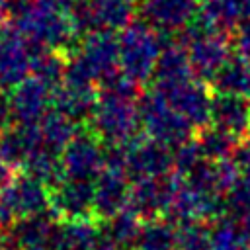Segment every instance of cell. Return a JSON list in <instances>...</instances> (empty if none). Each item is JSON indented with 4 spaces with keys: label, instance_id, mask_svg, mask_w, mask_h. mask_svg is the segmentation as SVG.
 Wrapping results in <instances>:
<instances>
[{
    "label": "cell",
    "instance_id": "1",
    "mask_svg": "<svg viewBox=\"0 0 250 250\" xmlns=\"http://www.w3.org/2000/svg\"><path fill=\"white\" fill-rule=\"evenodd\" d=\"M76 0H29L12 16V25L27 39L33 51L61 53L76 43Z\"/></svg>",
    "mask_w": 250,
    "mask_h": 250
},
{
    "label": "cell",
    "instance_id": "2",
    "mask_svg": "<svg viewBox=\"0 0 250 250\" xmlns=\"http://www.w3.org/2000/svg\"><path fill=\"white\" fill-rule=\"evenodd\" d=\"M119 72L137 86L154 76L160 55L164 51L162 37L156 27L146 21H133L117 37Z\"/></svg>",
    "mask_w": 250,
    "mask_h": 250
},
{
    "label": "cell",
    "instance_id": "3",
    "mask_svg": "<svg viewBox=\"0 0 250 250\" xmlns=\"http://www.w3.org/2000/svg\"><path fill=\"white\" fill-rule=\"evenodd\" d=\"M92 123L96 133L111 146L123 145L127 146L137 137L141 127V117L137 109V102L133 98L115 96L107 92L98 94V104L92 113Z\"/></svg>",
    "mask_w": 250,
    "mask_h": 250
},
{
    "label": "cell",
    "instance_id": "4",
    "mask_svg": "<svg viewBox=\"0 0 250 250\" xmlns=\"http://www.w3.org/2000/svg\"><path fill=\"white\" fill-rule=\"evenodd\" d=\"M141 125L150 135L152 141L164 146H180L182 143L189 141L193 125L188 123L154 88L143 94L137 102Z\"/></svg>",
    "mask_w": 250,
    "mask_h": 250
},
{
    "label": "cell",
    "instance_id": "5",
    "mask_svg": "<svg viewBox=\"0 0 250 250\" xmlns=\"http://www.w3.org/2000/svg\"><path fill=\"white\" fill-rule=\"evenodd\" d=\"M182 45L188 53L193 74L203 80H213L230 61V47L227 35L197 23L184 33Z\"/></svg>",
    "mask_w": 250,
    "mask_h": 250
},
{
    "label": "cell",
    "instance_id": "6",
    "mask_svg": "<svg viewBox=\"0 0 250 250\" xmlns=\"http://www.w3.org/2000/svg\"><path fill=\"white\" fill-rule=\"evenodd\" d=\"M137 0H76V23L88 33H115L133 23Z\"/></svg>",
    "mask_w": 250,
    "mask_h": 250
},
{
    "label": "cell",
    "instance_id": "7",
    "mask_svg": "<svg viewBox=\"0 0 250 250\" xmlns=\"http://www.w3.org/2000/svg\"><path fill=\"white\" fill-rule=\"evenodd\" d=\"M158 94L164 96V100L193 127H205L211 123V96L205 88V84L193 76L188 80H182L172 86L154 88Z\"/></svg>",
    "mask_w": 250,
    "mask_h": 250
},
{
    "label": "cell",
    "instance_id": "8",
    "mask_svg": "<svg viewBox=\"0 0 250 250\" xmlns=\"http://www.w3.org/2000/svg\"><path fill=\"white\" fill-rule=\"evenodd\" d=\"M33 47L14 25L0 27V88H16L31 76Z\"/></svg>",
    "mask_w": 250,
    "mask_h": 250
},
{
    "label": "cell",
    "instance_id": "9",
    "mask_svg": "<svg viewBox=\"0 0 250 250\" xmlns=\"http://www.w3.org/2000/svg\"><path fill=\"white\" fill-rule=\"evenodd\" d=\"M180 176L174 172L164 178H150V180H137L131 186L129 195V209L145 221L156 219L158 213H166L172 197L178 189Z\"/></svg>",
    "mask_w": 250,
    "mask_h": 250
},
{
    "label": "cell",
    "instance_id": "10",
    "mask_svg": "<svg viewBox=\"0 0 250 250\" xmlns=\"http://www.w3.org/2000/svg\"><path fill=\"white\" fill-rule=\"evenodd\" d=\"M64 178L94 182L104 170L105 150L90 133H78L61 154Z\"/></svg>",
    "mask_w": 250,
    "mask_h": 250
},
{
    "label": "cell",
    "instance_id": "11",
    "mask_svg": "<svg viewBox=\"0 0 250 250\" xmlns=\"http://www.w3.org/2000/svg\"><path fill=\"white\" fill-rule=\"evenodd\" d=\"M174 168V156L168 146L156 141L135 139L127 145L125 170L133 182L170 176Z\"/></svg>",
    "mask_w": 250,
    "mask_h": 250
},
{
    "label": "cell",
    "instance_id": "12",
    "mask_svg": "<svg viewBox=\"0 0 250 250\" xmlns=\"http://www.w3.org/2000/svg\"><path fill=\"white\" fill-rule=\"evenodd\" d=\"M131 178L125 168L104 166L100 176L94 180V213L107 221L129 207Z\"/></svg>",
    "mask_w": 250,
    "mask_h": 250
},
{
    "label": "cell",
    "instance_id": "13",
    "mask_svg": "<svg viewBox=\"0 0 250 250\" xmlns=\"http://www.w3.org/2000/svg\"><path fill=\"white\" fill-rule=\"evenodd\" d=\"M49 209L62 221L88 219L94 211V182L64 178L49 188Z\"/></svg>",
    "mask_w": 250,
    "mask_h": 250
},
{
    "label": "cell",
    "instance_id": "14",
    "mask_svg": "<svg viewBox=\"0 0 250 250\" xmlns=\"http://www.w3.org/2000/svg\"><path fill=\"white\" fill-rule=\"evenodd\" d=\"M53 90L41 84L37 78L29 76L16 88H12L10 107H12V121L16 125H39L45 113L53 107Z\"/></svg>",
    "mask_w": 250,
    "mask_h": 250
},
{
    "label": "cell",
    "instance_id": "15",
    "mask_svg": "<svg viewBox=\"0 0 250 250\" xmlns=\"http://www.w3.org/2000/svg\"><path fill=\"white\" fill-rule=\"evenodd\" d=\"M53 213H37L23 217L4 236L14 250H53V238L57 225Z\"/></svg>",
    "mask_w": 250,
    "mask_h": 250
},
{
    "label": "cell",
    "instance_id": "16",
    "mask_svg": "<svg viewBox=\"0 0 250 250\" xmlns=\"http://www.w3.org/2000/svg\"><path fill=\"white\" fill-rule=\"evenodd\" d=\"M211 123L213 127L232 135L234 139L250 129V100L242 94L217 92L211 100Z\"/></svg>",
    "mask_w": 250,
    "mask_h": 250
},
{
    "label": "cell",
    "instance_id": "17",
    "mask_svg": "<svg viewBox=\"0 0 250 250\" xmlns=\"http://www.w3.org/2000/svg\"><path fill=\"white\" fill-rule=\"evenodd\" d=\"M201 0H141L146 23L158 31H174L186 27L197 16Z\"/></svg>",
    "mask_w": 250,
    "mask_h": 250
},
{
    "label": "cell",
    "instance_id": "18",
    "mask_svg": "<svg viewBox=\"0 0 250 250\" xmlns=\"http://www.w3.org/2000/svg\"><path fill=\"white\" fill-rule=\"evenodd\" d=\"M39 146H43L39 125H10L0 133V158L12 170L21 168Z\"/></svg>",
    "mask_w": 250,
    "mask_h": 250
},
{
    "label": "cell",
    "instance_id": "19",
    "mask_svg": "<svg viewBox=\"0 0 250 250\" xmlns=\"http://www.w3.org/2000/svg\"><path fill=\"white\" fill-rule=\"evenodd\" d=\"M250 14V0H201L197 8V25L229 31L236 29V25Z\"/></svg>",
    "mask_w": 250,
    "mask_h": 250
},
{
    "label": "cell",
    "instance_id": "20",
    "mask_svg": "<svg viewBox=\"0 0 250 250\" xmlns=\"http://www.w3.org/2000/svg\"><path fill=\"white\" fill-rule=\"evenodd\" d=\"M98 104V94L94 88H80V86H68L62 84L53 94V107L72 119L74 123L92 119V113Z\"/></svg>",
    "mask_w": 250,
    "mask_h": 250
},
{
    "label": "cell",
    "instance_id": "21",
    "mask_svg": "<svg viewBox=\"0 0 250 250\" xmlns=\"http://www.w3.org/2000/svg\"><path fill=\"white\" fill-rule=\"evenodd\" d=\"M102 229L90 219L62 221L57 225L53 250H96Z\"/></svg>",
    "mask_w": 250,
    "mask_h": 250
},
{
    "label": "cell",
    "instance_id": "22",
    "mask_svg": "<svg viewBox=\"0 0 250 250\" xmlns=\"http://www.w3.org/2000/svg\"><path fill=\"white\" fill-rule=\"evenodd\" d=\"M193 70L188 59V53L182 43H166L160 55L156 72H154V88H164L178 84L182 80L193 78Z\"/></svg>",
    "mask_w": 250,
    "mask_h": 250
},
{
    "label": "cell",
    "instance_id": "23",
    "mask_svg": "<svg viewBox=\"0 0 250 250\" xmlns=\"http://www.w3.org/2000/svg\"><path fill=\"white\" fill-rule=\"evenodd\" d=\"M39 131H41L43 145L59 154H62L66 145L78 135L76 123L66 115H62L61 111H57L55 107H51L45 113V117L39 121Z\"/></svg>",
    "mask_w": 250,
    "mask_h": 250
},
{
    "label": "cell",
    "instance_id": "24",
    "mask_svg": "<svg viewBox=\"0 0 250 250\" xmlns=\"http://www.w3.org/2000/svg\"><path fill=\"white\" fill-rule=\"evenodd\" d=\"M64 72H66V61L61 57V53H55V51H33L31 76L37 78L41 84H45L49 90L57 92L62 86Z\"/></svg>",
    "mask_w": 250,
    "mask_h": 250
},
{
    "label": "cell",
    "instance_id": "25",
    "mask_svg": "<svg viewBox=\"0 0 250 250\" xmlns=\"http://www.w3.org/2000/svg\"><path fill=\"white\" fill-rule=\"evenodd\" d=\"M141 219L127 207L125 211L117 213L115 217L107 219L102 230L121 248V250H135L139 234H141Z\"/></svg>",
    "mask_w": 250,
    "mask_h": 250
},
{
    "label": "cell",
    "instance_id": "26",
    "mask_svg": "<svg viewBox=\"0 0 250 250\" xmlns=\"http://www.w3.org/2000/svg\"><path fill=\"white\" fill-rule=\"evenodd\" d=\"M135 250H178V229L170 221H146Z\"/></svg>",
    "mask_w": 250,
    "mask_h": 250
},
{
    "label": "cell",
    "instance_id": "27",
    "mask_svg": "<svg viewBox=\"0 0 250 250\" xmlns=\"http://www.w3.org/2000/svg\"><path fill=\"white\" fill-rule=\"evenodd\" d=\"M195 143H197L201 156L209 162L229 160V158H232V152L236 148V139L217 127L203 129Z\"/></svg>",
    "mask_w": 250,
    "mask_h": 250
},
{
    "label": "cell",
    "instance_id": "28",
    "mask_svg": "<svg viewBox=\"0 0 250 250\" xmlns=\"http://www.w3.org/2000/svg\"><path fill=\"white\" fill-rule=\"evenodd\" d=\"M250 217V176H242L223 195V219L240 223Z\"/></svg>",
    "mask_w": 250,
    "mask_h": 250
},
{
    "label": "cell",
    "instance_id": "29",
    "mask_svg": "<svg viewBox=\"0 0 250 250\" xmlns=\"http://www.w3.org/2000/svg\"><path fill=\"white\" fill-rule=\"evenodd\" d=\"M213 229L203 221H186L178 227V250H211Z\"/></svg>",
    "mask_w": 250,
    "mask_h": 250
},
{
    "label": "cell",
    "instance_id": "30",
    "mask_svg": "<svg viewBox=\"0 0 250 250\" xmlns=\"http://www.w3.org/2000/svg\"><path fill=\"white\" fill-rule=\"evenodd\" d=\"M246 70H248V59L230 57V61L213 78V84L217 86L219 92L242 94L244 92V84H246Z\"/></svg>",
    "mask_w": 250,
    "mask_h": 250
},
{
    "label": "cell",
    "instance_id": "31",
    "mask_svg": "<svg viewBox=\"0 0 250 250\" xmlns=\"http://www.w3.org/2000/svg\"><path fill=\"white\" fill-rule=\"evenodd\" d=\"M211 250H250V242L246 240L236 223L223 219L213 229Z\"/></svg>",
    "mask_w": 250,
    "mask_h": 250
},
{
    "label": "cell",
    "instance_id": "32",
    "mask_svg": "<svg viewBox=\"0 0 250 250\" xmlns=\"http://www.w3.org/2000/svg\"><path fill=\"white\" fill-rule=\"evenodd\" d=\"M234 47L238 51V57L250 59V14L234 29Z\"/></svg>",
    "mask_w": 250,
    "mask_h": 250
},
{
    "label": "cell",
    "instance_id": "33",
    "mask_svg": "<svg viewBox=\"0 0 250 250\" xmlns=\"http://www.w3.org/2000/svg\"><path fill=\"white\" fill-rule=\"evenodd\" d=\"M100 229H102V227H100ZM96 250H121V248H119V246H117V244H115V242L102 230V232H100V240H98Z\"/></svg>",
    "mask_w": 250,
    "mask_h": 250
},
{
    "label": "cell",
    "instance_id": "34",
    "mask_svg": "<svg viewBox=\"0 0 250 250\" xmlns=\"http://www.w3.org/2000/svg\"><path fill=\"white\" fill-rule=\"evenodd\" d=\"M6 18H8V0H0V27H4Z\"/></svg>",
    "mask_w": 250,
    "mask_h": 250
},
{
    "label": "cell",
    "instance_id": "35",
    "mask_svg": "<svg viewBox=\"0 0 250 250\" xmlns=\"http://www.w3.org/2000/svg\"><path fill=\"white\" fill-rule=\"evenodd\" d=\"M240 230H242V234L246 236V240L250 242V217H246L244 221H240Z\"/></svg>",
    "mask_w": 250,
    "mask_h": 250
},
{
    "label": "cell",
    "instance_id": "36",
    "mask_svg": "<svg viewBox=\"0 0 250 250\" xmlns=\"http://www.w3.org/2000/svg\"><path fill=\"white\" fill-rule=\"evenodd\" d=\"M242 96L250 100V59H248V70H246V84H244V92H242Z\"/></svg>",
    "mask_w": 250,
    "mask_h": 250
},
{
    "label": "cell",
    "instance_id": "37",
    "mask_svg": "<svg viewBox=\"0 0 250 250\" xmlns=\"http://www.w3.org/2000/svg\"><path fill=\"white\" fill-rule=\"evenodd\" d=\"M0 250H14V248L8 244V240H6L4 236H0Z\"/></svg>",
    "mask_w": 250,
    "mask_h": 250
}]
</instances>
